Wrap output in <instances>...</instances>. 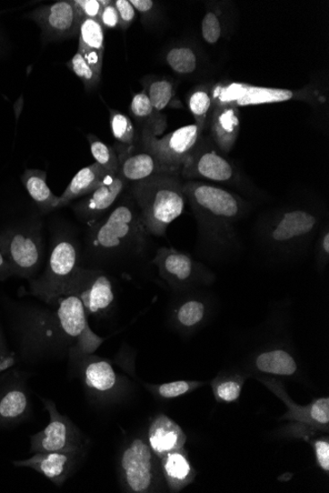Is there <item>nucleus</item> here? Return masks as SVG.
Instances as JSON below:
<instances>
[{
    "label": "nucleus",
    "mask_w": 329,
    "mask_h": 493,
    "mask_svg": "<svg viewBox=\"0 0 329 493\" xmlns=\"http://www.w3.org/2000/svg\"><path fill=\"white\" fill-rule=\"evenodd\" d=\"M181 177L188 180L229 184L236 179L237 173L230 160L214 146L212 141L203 136L184 165Z\"/></svg>",
    "instance_id": "obj_8"
},
{
    "label": "nucleus",
    "mask_w": 329,
    "mask_h": 493,
    "mask_svg": "<svg viewBox=\"0 0 329 493\" xmlns=\"http://www.w3.org/2000/svg\"><path fill=\"white\" fill-rule=\"evenodd\" d=\"M77 264L78 253L73 241L65 238L57 240L53 246L51 255H49L46 274L42 281L35 286V289L39 290L47 283H48V287L65 284L75 274L78 269Z\"/></svg>",
    "instance_id": "obj_15"
},
{
    "label": "nucleus",
    "mask_w": 329,
    "mask_h": 493,
    "mask_svg": "<svg viewBox=\"0 0 329 493\" xmlns=\"http://www.w3.org/2000/svg\"><path fill=\"white\" fill-rule=\"evenodd\" d=\"M183 191L204 240L216 246L230 245L236 236L235 226L245 213L243 199L203 180L186 181Z\"/></svg>",
    "instance_id": "obj_1"
},
{
    "label": "nucleus",
    "mask_w": 329,
    "mask_h": 493,
    "mask_svg": "<svg viewBox=\"0 0 329 493\" xmlns=\"http://www.w3.org/2000/svg\"><path fill=\"white\" fill-rule=\"evenodd\" d=\"M51 416L48 427L31 439V450L36 453L73 452V431L64 418L59 416L52 402H46Z\"/></svg>",
    "instance_id": "obj_16"
},
{
    "label": "nucleus",
    "mask_w": 329,
    "mask_h": 493,
    "mask_svg": "<svg viewBox=\"0 0 329 493\" xmlns=\"http://www.w3.org/2000/svg\"><path fill=\"white\" fill-rule=\"evenodd\" d=\"M27 408V395L22 390L13 389L0 400V419L15 420L25 414Z\"/></svg>",
    "instance_id": "obj_32"
},
{
    "label": "nucleus",
    "mask_w": 329,
    "mask_h": 493,
    "mask_svg": "<svg viewBox=\"0 0 329 493\" xmlns=\"http://www.w3.org/2000/svg\"><path fill=\"white\" fill-rule=\"evenodd\" d=\"M186 104L189 112H191L195 120V125L204 132L214 106L212 89L206 86L195 88L188 94Z\"/></svg>",
    "instance_id": "obj_26"
},
{
    "label": "nucleus",
    "mask_w": 329,
    "mask_h": 493,
    "mask_svg": "<svg viewBox=\"0 0 329 493\" xmlns=\"http://www.w3.org/2000/svg\"><path fill=\"white\" fill-rule=\"evenodd\" d=\"M206 129L214 146L223 155H228L240 134V110L232 106L214 105Z\"/></svg>",
    "instance_id": "obj_14"
},
{
    "label": "nucleus",
    "mask_w": 329,
    "mask_h": 493,
    "mask_svg": "<svg viewBox=\"0 0 329 493\" xmlns=\"http://www.w3.org/2000/svg\"><path fill=\"white\" fill-rule=\"evenodd\" d=\"M195 386L197 385L195 382L175 381L171 382V384L159 386L158 392L163 398L172 399L187 394L188 391H191Z\"/></svg>",
    "instance_id": "obj_37"
},
{
    "label": "nucleus",
    "mask_w": 329,
    "mask_h": 493,
    "mask_svg": "<svg viewBox=\"0 0 329 493\" xmlns=\"http://www.w3.org/2000/svg\"><path fill=\"white\" fill-rule=\"evenodd\" d=\"M152 450L142 439H135L125 452L122 468L127 486L134 492H145L152 484Z\"/></svg>",
    "instance_id": "obj_13"
},
{
    "label": "nucleus",
    "mask_w": 329,
    "mask_h": 493,
    "mask_svg": "<svg viewBox=\"0 0 329 493\" xmlns=\"http://www.w3.org/2000/svg\"><path fill=\"white\" fill-rule=\"evenodd\" d=\"M318 465L325 471H329V444L327 441L318 440L314 445Z\"/></svg>",
    "instance_id": "obj_42"
},
{
    "label": "nucleus",
    "mask_w": 329,
    "mask_h": 493,
    "mask_svg": "<svg viewBox=\"0 0 329 493\" xmlns=\"http://www.w3.org/2000/svg\"><path fill=\"white\" fill-rule=\"evenodd\" d=\"M78 53L102 77L105 54V29L94 19H85L78 30Z\"/></svg>",
    "instance_id": "obj_17"
},
{
    "label": "nucleus",
    "mask_w": 329,
    "mask_h": 493,
    "mask_svg": "<svg viewBox=\"0 0 329 493\" xmlns=\"http://www.w3.org/2000/svg\"><path fill=\"white\" fill-rule=\"evenodd\" d=\"M181 176L161 174L133 185L131 195L148 236L162 237L185 211Z\"/></svg>",
    "instance_id": "obj_2"
},
{
    "label": "nucleus",
    "mask_w": 329,
    "mask_h": 493,
    "mask_svg": "<svg viewBox=\"0 0 329 493\" xmlns=\"http://www.w3.org/2000/svg\"><path fill=\"white\" fill-rule=\"evenodd\" d=\"M129 186L119 173L109 174L91 194L84 196L75 207L76 214L92 225L111 210Z\"/></svg>",
    "instance_id": "obj_11"
},
{
    "label": "nucleus",
    "mask_w": 329,
    "mask_h": 493,
    "mask_svg": "<svg viewBox=\"0 0 329 493\" xmlns=\"http://www.w3.org/2000/svg\"><path fill=\"white\" fill-rule=\"evenodd\" d=\"M28 18L41 29L45 43L62 41L78 35L74 0H59L38 7L28 14Z\"/></svg>",
    "instance_id": "obj_9"
},
{
    "label": "nucleus",
    "mask_w": 329,
    "mask_h": 493,
    "mask_svg": "<svg viewBox=\"0 0 329 493\" xmlns=\"http://www.w3.org/2000/svg\"><path fill=\"white\" fill-rule=\"evenodd\" d=\"M78 26L85 19L99 20L103 10L101 0H74Z\"/></svg>",
    "instance_id": "obj_35"
},
{
    "label": "nucleus",
    "mask_w": 329,
    "mask_h": 493,
    "mask_svg": "<svg viewBox=\"0 0 329 493\" xmlns=\"http://www.w3.org/2000/svg\"><path fill=\"white\" fill-rule=\"evenodd\" d=\"M148 439L152 452L162 459L169 453L183 449L186 437L177 422L160 415L149 428Z\"/></svg>",
    "instance_id": "obj_18"
},
{
    "label": "nucleus",
    "mask_w": 329,
    "mask_h": 493,
    "mask_svg": "<svg viewBox=\"0 0 329 493\" xmlns=\"http://www.w3.org/2000/svg\"><path fill=\"white\" fill-rule=\"evenodd\" d=\"M256 368L265 374L292 376L297 370V364L292 356L284 350H274L259 355Z\"/></svg>",
    "instance_id": "obj_25"
},
{
    "label": "nucleus",
    "mask_w": 329,
    "mask_h": 493,
    "mask_svg": "<svg viewBox=\"0 0 329 493\" xmlns=\"http://www.w3.org/2000/svg\"><path fill=\"white\" fill-rule=\"evenodd\" d=\"M98 22L104 29L119 28V17L114 2H111L103 7Z\"/></svg>",
    "instance_id": "obj_39"
},
{
    "label": "nucleus",
    "mask_w": 329,
    "mask_h": 493,
    "mask_svg": "<svg viewBox=\"0 0 329 493\" xmlns=\"http://www.w3.org/2000/svg\"><path fill=\"white\" fill-rule=\"evenodd\" d=\"M116 152L119 162V175L129 185L141 183L158 175L172 174L153 154L143 148L119 146Z\"/></svg>",
    "instance_id": "obj_12"
},
{
    "label": "nucleus",
    "mask_w": 329,
    "mask_h": 493,
    "mask_svg": "<svg viewBox=\"0 0 329 493\" xmlns=\"http://www.w3.org/2000/svg\"><path fill=\"white\" fill-rule=\"evenodd\" d=\"M114 4L119 17V28L126 30L131 27L136 18V12L131 2L129 0H116Z\"/></svg>",
    "instance_id": "obj_38"
},
{
    "label": "nucleus",
    "mask_w": 329,
    "mask_h": 493,
    "mask_svg": "<svg viewBox=\"0 0 329 493\" xmlns=\"http://www.w3.org/2000/svg\"><path fill=\"white\" fill-rule=\"evenodd\" d=\"M47 173L38 169H28L22 177V184L30 197L45 212L58 209L59 197L53 194L47 184Z\"/></svg>",
    "instance_id": "obj_23"
},
{
    "label": "nucleus",
    "mask_w": 329,
    "mask_h": 493,
    "mask_svg": "<svg viewBox=\"0 0 329 493\" xmlns=\"http://www.w3.org/2000/svg\"><path fill=\"white\" fill-rule=\"evenodd\" d=\"M214 105H226L235 108L261 106L289 102V100H311L318 93L310 88L294 91L249 85L240 82L217 83L212 88Z\"/></svg>",
    "instance_id": "obj_5"
},
{
    "label": "nucleus",
    "mask_w": 329,
    "mask_h": 493,
    "mask_svg": "<svg viewBox=\"0 0 329 493\" xmlns=\"http://www.w3.org/2000/svg\"><path fill=\"white\" fill-rule=\"evenodd\" d=\"M153 263L160 269L163 275L179 281L191 278L196 265L188 255L167 247L157 251Z\"/></svg>",
    "instance_id": "obj_22"
},
{
    "label": "nucleus",
    "mask_w": 329,
    "mask_h": 493,
    "mask_svg": "<svg viewBox=\"0 0 329 493\" xmlns=\"http://www.w3.org/2000/svg\"><path fill=\"white\" fill-rule=\"evenodd\" d=\"M67 66L72 72L82 80L86 90L90 91L96 88L101 82V76H99L95 70L89 65L81 53H76L67 63Z\"/></svg>",
    "instance_id": "obj_33"
},
{
    "label": "nucleus",
    "mask_w": 329,
    "mask_h": 493,
    "mask_svg": "<svg viewBox=\"0 0 329 493\" xmlns=\"http://www.w3.org/2000/svg\"><path fill=\"white\" fill-rule=\"evenodd\" d=\"M205 315V307L201 301L189 300L179 307L177 320L186 327L195 326L201 322Z\"/></svg>",
    "instance_id": "obj_34"
},
{
    "label": "nucleus",
    "mask_w": 329,
    "mask_h": 493,
    "mask_svg": "<svg viewBox=\"0 0 329 493\" xmlns=\"http://www.w3.org/2000/svg\"><path fill=\"white\" fill-rule=\"evenodd\" d=\"M87 139L95 163L109 173H119V162L116 150L104 143L94 134H88Z\"/></svg>",
    "instance_id": "obj_31"
},
{
    "label": "nucleus",
    "mask_w": 329,
    "mask_h": 493,
    "mask_svg": "<svg viewBox=\"0 0 329 493\" xmlns=\"http://www.w3.org/2000/svg\"><path fill=\"white\" fill-rule=\"evenodd\" d=\"M15 364V358L13 356L5 355L0 358V372L13 367Z\"/></svg>",
    "instance_id": "obj_46"
},
{
    "label": "nucleus",
    "mask_w": 329,
    "mask_h": 493,
    "mask_svg": "<svg viewBox=\"0 0 329 493\" xmlns=\"http://www.w3.org/2000/svg\"><path fill=\"white\" fill-rule=\"evenodd\" d=\"M85 378L87 385L98 391L112 389L117 381L112 366L104 360L89 365L85 370Z\"/></svg>",
    "instance_id": "obj_30"
},
{
    "label": "nucleus",
    "mask_w": 329,
    "mask_h": 493,
    "mask_svg": "<svg viewBox=\"0 0 329 493\" xmlns=\"http://www.w3.org/2000/svg\"><path fill=\"white\" fill-rule=\"evenodd\" d=\"M72 460V452L36 453L32 458L14 461L13 465L33 469L58 484L65 479Z\"/></svg>",
    "instance_id": "obj_19"
},
{
    "label": "nucleus",
    "mask_w": 329,
    "mask_h": 493,
    "mask_svg": "<svg viewBox=\"0 0 329 493\" xmlns=\"http://www.w3.org/2000/svg\"><path fill=\"white\" fill-rule=\"evenodd\" d=\"M57 318L65 334L77 340L82 353L92 354L103 344L105 340L90 329L86 310L77 296L72 294L59 298Z\"/></svg>",
    "instance_id": "obj_10"
},
{
    "label": "nucleus",
    "mask_w": 329,
    "mask_h": 493,
    "mask_svg": "<svg viewBox=\"0 0 329 493\" xmlns=\"http://www.w3.org/2000/svg\"><path fill=\"white\" fill-rule=\"evenodd\" d=\"M320 249H318V254L323 257H328L329 255V231L325 230L320 240Z\"/></svg>",
    "instance_id": "obj_45"
},
{
    "label": "nucleus",
    "mask_w": 329,
    "mask_h": 493,
    "mask_svg": "<svg viewBox=\"0 0 329 493\" xmlns=\"http://www.w3.org/2000/svg\"><path fill=\"white\" fill-rule=\"evenodd\" d=\"M166 64L178 75L193 74L197 68V55L191 47L175 46L168 50Z\"/></svg>",
    "instance_id": "obj_29"
},
{
    "label": "nucleus",
    "mask_w": 329,
    "mask_h": 493,
    "mask_svg": "<svg viewBox=\"0 0 329 493\" xmlns=\"http://www.w3.org/2000/svg\"><path fill=\"white\" fill-rule=\"evenodd\" d=\"M203 133L195 124L179 127L162 138L142 132L138 134V143L153 154L169 173L181 176L184 165L194 153Z\"/></svg>",
    "instance_id": "obj_4"
},
{
    "label": "nucleus",
    "mask_w": 329,
    "mask_h": 493,
    "mask_svg": "<svg viewBox=\"0 0 329 493\" xmlns=\"http://www.w3.org/2000/svg\"><path fill=\"white\" fill-rule=\"evenodd\" d=\"M241 394V386L235 381H226L217 388V395L225 402L236 401Z\"/></svg>",
    "instance_id": "obj_40"
},
{
    "label": "nucleus",
    "mask_w": 329,
    "mask_h": 493,
    "mask_svg": "<svg viewBox=\"0 0 329 493\" xmlns=\"http://www.w3.org/2000/svg\"><path fill=\"white\" fill-rule=\"evenodd\" d=\"M10 275H13L12 269H10L2 245H0V279H4Z\"/></svg>",
    "instance_id": "obj_44"
},
{
    "label": "nucleus",
    "mask_w": 329,
    "mask_h": 493,
    "mask_svg": "<svg viewBox=\"0 0 329 493\" xmlns=\"http://www.w3.org/2000/svg\"><path fill=\"white\" fill-rule=\"evenodd\" d=\"M202 33L204 41L209 45H215L222 35L221 19L213 12L205 14L202 24Z\"/></svg>",
    "instance_id": "obj_36"
},
{
    "label": "nucleus",
    "mask_w": 329,
    "mask_h": 493,
    "mask_svg": "<svg viewBox=\"0 0 329 493\" xmlns=\"http://www.w3.org/2000/svg\"><path fill=\"white\" fill-rule=\"evenodd\" d=\"M109 126H111L112 134L119 146H137L139 134L133 120L128 116L119 110L109 109Z\"/></svg>",
    "instance_id": "obj_28"
},
{
    "label": "nucleus",
    "mask_w": 329,
    "mask_h": 493,
    "mask_svg": "<svg viewBox=\"0 0 329 493\" xmlns=\"http://www.w3.org/2000/svg\"><path fill=\"white\" fill-rule=\"evenodd\" d=\"M312 419L321 425H327L329 421V399L323 398L315 402L311 408Z\"/></svg>",
    "instance_id": "obj_41"
},
{
    "label": "nucleus",
    "mask_w": 329,
    "mask_h": 493,
    "mask_svg": "<svg viewBox=\"0 0 329 493\" xmlns=\"http://www.w3.org/2000/svg\"><path fill=\"white\" fill-rule=\"evenodd\" d=\"M320 223L316 214L307 209L283 211L274 217L264 229L268 246L275 250L290 251L307 243Z\"/></svg>",
    "instance_id": "obj_6"
},
{
    "label": "nucleus",
    "mask_w": 329,
    "mask_h": 493,
    "mask_svg": "<svg viewBox=\"0 0 329 493\" xmlns=\"http://www.w3.org/2000/svg\"><path fill=\"white\" fill-rule=\"evenodd\" d=\"M109 174L116 173L108 172L97 163L82 169L69 183L63 195L59 197L58 208H64L72 201L91 194Z\"/></svg>",
    "instance_id": "obj_20"
},
{
    "label": "nucleus",
    "mask_w": 329,
    "mask_h": 493,
    "mask_svg": "<svg viewBox=\"0 0 329 493\" xmlns=\"http://www.w3.org/2000/svg\"><path fill=\"white\" fill-rule=\"evenodd\" d=\"M0 245L13 275L31 276L41 264L42 238L36 227L10 229L0 235Z\"/></svg>",
    "instance_id": "obj_7"
},
{
    "label": "nucleus",
    "mask_w": 329,
    "mask_h": 493,
    "mask_svg": "<svg viewBox=\"0 0 329 493\" xmlns=\"http://www.w3.org/2000/svg\"><path fill=\"white\" fill-rule=\"evenodd\" d=\"M144 91L152 100L157 114L172 105L176 96V87L172 80L168 78H152L144 82Z\"/></svg>",
    "instance_id": "obj_27"
},
{
    "label": "nucleus",
    "mask_w": 329,
    "mask_h": 493,
    "mask_svg": "<svg viewBox=\"0 0 329 493\" xmlns=\"http://www.w3.org/2000/svg\"><path fill=\"white\" fill-rule=\"evenodd\" d=\"M90 227V243L106 255L142 250L148 236L132 195L119 199L107 216Z\"/></svg>",
    "instance_id": "obj_3"
},
{
    "label": "nucleus",
    "mask_w": 329,
    "mask_h": 493,
    "mask_svg": "<svg viewBox=\"0 0 329 493\" xmlns=\"http://www.w3.org/2000/svg\"><path fill=\"white\" fill-rule=\"evenodd\" d=\"M131 4L135 9V12L139 13L143 18H152L156 4L152 0H131Z\"/></svg>",
    "instance_id": "obj_43"
},
{
    "label": "nucleus",
    "mask_w": 329,
    "mask_h": 493,
    "mask_svg": "<svg viewBox=\"0 0 329 493\" xmlns=\"http://www.w3.org/2000/svg\"><path fill=\"white\" fill-rule=\"evenodd\" d=\"M83 289L78 293L86 313L98 314L113 304L115 296L111 281L104 275L93 276L89 283L82 285Z\"/></svg>",
    "instance_id": "obj_21"
},
{
    "label": "nucleus",
    "mask_w": 329,
    "mask_h": 493,
    "mask_svg": "<svg viewBox=\"0 0 329 493\" xmlns=\"http://www.w3.org/2000/svg\"><path fill=\"white\" fill-rule=\"evenodd\" d=\"M162 466L168 485L173 491L182 489L194 479L193 468L184 453V448L164 456Z\"/></svg>",
    "instance_id": "obj_24"
}]
</instances>
